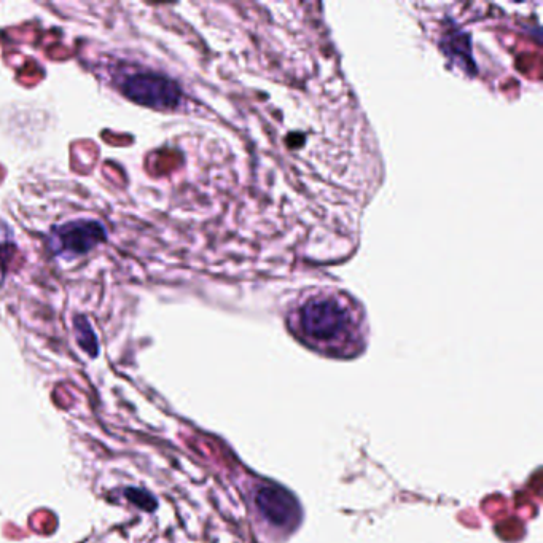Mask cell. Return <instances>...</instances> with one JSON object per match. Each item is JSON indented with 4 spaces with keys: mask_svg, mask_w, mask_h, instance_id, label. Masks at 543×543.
<instances>
[{
    "mask_svg": "<svg viewBox=\"0 0 543 543\" xmlns=\"http://www.w3.org/2000/svg\"><path fill=\"white\" fill-rule=\"evenodd\" d=\"M123 94L131 101L157 110H176L182 91L176 82L155 72H136L120 83Z\"/></svg>",
    "mask_w": 543,
    "mask_h": 543,
    "instance_id": "obj_2",
    "label": "cell"
},
{
    "mask_svg": "<svg viewBox=\"0 0 543 543\" xmlns=\"http://www.w3.org/2000/svg\"><path fill=\"white\" fill-rule=\"evenodd\" d=\"M106 238V228L98 220H71L51 228L50 246L56 255L74 258L90 254Z\"/></svg>",
    "mask_w": 543,
    "mask_h": 543,
    "instance_id": "obj_3",
    "label": "cell"
},
{
    "mask_svg": "<svg viewBox=\"0 0 543 543\" xmlns=\"http://www.w3.org/2000/svg\"><path fill=\"white\" fill-rule=\"evenodd\" d=\"M290 327L311 348L343 356L360 344L362 311L346 293L322 290L300 298Z\"/></svg>",
    "mask_w": 543,
    "mask_h": 543,
    "instance_id": "obj_1",
    "label": "cell"
},
{
    "mask_svg": "<svg viewBox=\"0 0 543 543\" xmlns=\"http://www.w3.org/2000/svg\"><path fill=\"white\" fill-rule=\"evenodd\" d=\"M75 330H77V340H80V346L90 356H98V340H96V336H94L93 329H91L88 321H85V317H77L75 319Z\"/></svg>",
    "mask_w": 543,
    "mask_h": 543,
    "instance_id": "obj_5",
    "label": "cell"
},
{
    "mask_svg": "<svg viewBox=\"0 0 543 543\" xmlns=\"http://www.w3.org/2000/svg\"><path fill=\"white\" fill-rule=\"evenodd\" d=\"M258 512L276 528L292 529L300 521V505L297 499L279 486H263L255 494Z\"/></svg>",
    "mask_w": 543,
    "mask_h": 543,
    "instance_id": "obj_4",
    "label": "cell"
}]
</instances>
